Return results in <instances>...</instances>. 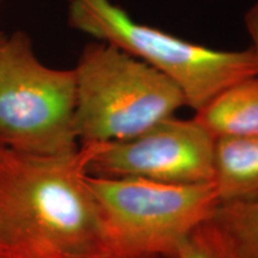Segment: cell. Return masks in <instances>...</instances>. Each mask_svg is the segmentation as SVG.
Listing matches in <instances>:
<instances>
[{"label":"cell","instance_id":"obj_3","mask_svg":"<svg viewBox=\"0 0 258 258\" xmlns=\"http://www.w3.org/2000/svg\"><path fill=\"white\" fill-rule=\"evenodd\" d=\"M88 183L101 208L106 257L175 258L220 206L213 182L173 184L88 173Z\"/></svg>","mask_w":258,"mask_h":258},{"label":"cell","instance_id":"obj_2","mask_svg":"<svg viewBox=\"0 0 258 258\" xmlns=\"http://www.w3.org/2000/svg\"><path fill=\"white\" fill-rule=\"evenodd\" d=\"M73 70L80 145L134 138L186 105L164 74L106 42L85 46Z\"/></svg>","mask_w":258,"mask_h":258},{"label":"cell","instance_id":"obj_9","mask_svg":"<svg viewBox=\"0 0 258 258\" xmlns=\"http://www.w3.org/2000/svg\"><path fill=\"white\" fill-rule=\"evenodd\" d=\"M213 221L227 234L239 258H258V199L220 205Z\"/></svg>","mask_w":258,"mask_h":258},{"label":"cell","instance_id":"obj_7","mask_svg":"<svg viewBox=\"0 0 258 258\" xmlns=\"http://www.w3.org/2000/svg\"><path fill=\"white\" fill-rule=\"evenodd\" d=\"M213 183L220 205L258 199V138H218Z\"/></svg>","mask_w":258,"mask_h":258},{"label":"cell","instance_id":"obj_11","mask_svg":"<svg viewBox=\"0 0 258 258\" xmlns=\"http://www.w3.org/2000/svg\"><path fill=\"white\" fill-rule=\"evenodd\" d=\"M245 25H246L247 32L252 41L251 49L253 51L258 66V3H256L245 15Z\"/></svg>","mask_w":258,"mask_h":258},{"label":"cell","instance_id":"obj_15","mask_svg":"<svg viewBox=\"0 0 258 258\" xmlns=\"http://www.w3.org/2000/svg\"><path fill=\"white\" fill-rule=\"evenodd\" d=\"M14 258H19V257H18V256H16V257H14Z\"/></svg>","mask_w":258,"mask_h":258},{"label":"cell","instance_id":"obj_12","mask_svg":"<svg viewBox=\"0 0 258 258\" xmlns=\"http://www.w3.org/2000/svg\"><path fill=\"white\" fill-rule=\"evenodd\" d=\"M16 253L12 249L11 241H10L8 231H6L4 219L0 212V258H14Z\"/></svg>","mask_w":258,"mask_h":258},{"label":"cell","instance_id":"obj_1","mask_svg":"<svg viewBox=\"0 0 258 258\" xmlns=\"http://www.w3.org/2000/svg\"><path fill=\"white\" fill-rule=\"evenodd\" d=\"M0 212L19 258H105L86 154L32 156L0 146Z\"/></svg>","mask_w":258,"mask_h":258},{"label":"cell","instance_id":"obj_5","mask_svg":"<svg viewBox=\"0 0 258 258\" xmlns=\"http://www.w3.org/2000/svg\"><path fill=\"white\" fill-rule=\"evenodd\" d=\"M76 102L73 69L42 63L24 31L6 36L0 47V146L32 156L77 152Z\"/></svg>","mask_w":258,"mask_h":258},{"label":"cell","instance_id":"obj_16","mask_svg":"<svg viewBox=\"0 0 258 258\" xmlns=\"http://www.w3.org/2000/svg\"><path fill=\"white\" fill-rule=\"evenodd\" d=\"M0 2H2V0H0Z\"/></svg>","mask_w":258,"mask_h":258},{"label":"cell","instance_id":"obj_6","mask_svg":"<svg viewBox=\"0 0 258 258\" xmlns=\"http://www.w3.org/2000/svg\"><path fill=\"white\" fill-rule=\"evenodd\" d=\"M89 175L133 177L173 184L213 182L215 138L198 118L172 117L137 137L80 145Z\"/></svg>","mask_w":258,"mask_h":258},{"label":"cell","instance_id":"obj_13","mask_svg":"<svg viewBox=\"0 0 258 258\" xmlns=\"http://www.w3.org/2000/svg\"><path fill=\"white\" fill-rule=\"evenodd\" d=\"M5 38H6V35L3 31H0V47H2L3 42L5 41Z\"/></svg>","mask_w":258,"mask_h":258},{"label":"cell","instance_id":"obj_14","mask_svg":"<svg viewBox=\"0 0 258 258\" xmlns=\"http://www.w3.org/2000/svg\"><path fill=\"white\" fill-rule=\"evenodd\" d=\"M105 258H114V257H105Z\"/></svg>","mask_w":258,"mask_h":258},{"label":"cell","instance_id":"obj_10","mask_svg":"<svg viewBox=\"0 0 258 258\" xmlns=\"http://www.w3.org/2000/svg\"><path fill=\"white\" fill-rule=\"evenodd\" d=\"M175 258H239V256L227 234L212 219L192 232Z\"/></svg>","mask_w":258,"mask_h":258},{"label":"cell","instance_id":"obj_4","mask_svg":"<svg viewBox=\"0 0 258 258\" xmlns=\"http://www.w3.org/2000/svg\"><path fill=\"white\" fill-rule=\"evenodd\" d=\"M69 23L159 71L198 112L234 83L257 76L252 49L218 50L134 21L110 0H71Z\"/></svg>","mask_w":258,"mask_h":258},{"label":"cell","instance_id":"obj_8","mask_svg":"<svg viewBox=\"0 0 258 258\" xmlns=\"http://www.w3.org/2000/svg\"><path fill=\"white\" fill-rule=\"evenodd\" d=\"M196 118L218 138H258V74L218 93Z\"/></svg>","mask_w":258,"mask_h":258}]
</instances>
